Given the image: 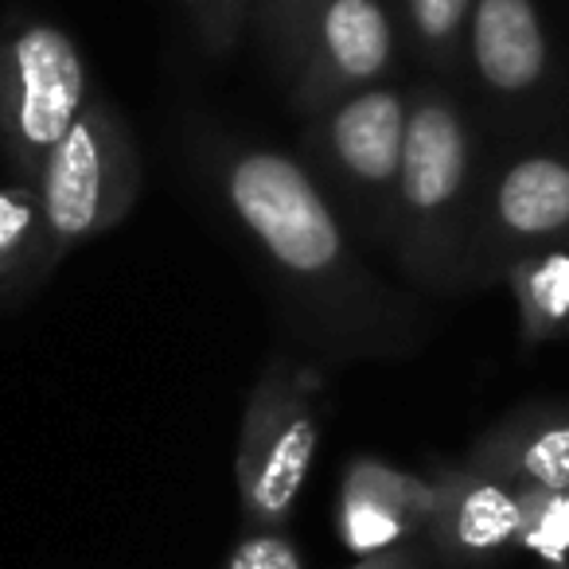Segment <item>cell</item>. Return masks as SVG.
I'll use <instances>...</instances> for the list:
<instances>
[{
  "mask_svg": "<svg viewBox=\"0 0 569 569\" xmlns=\"http://www.w3.org/2000/svg\"><path fill=\"white\" fill-rule=\"evenodd\" d=\"M196 43L203 56L230 59L242 43L246 24L253 20V0H183Z\"/></svg>",
  "mask_w": 569,
  "mask_h": 569,
  "instance_id": "18",
  "label": "cell"
},
{
  "mask_svg": "<svg viewBox=\"0 0 569 569\" xmlns=\"http://www.w3.org/2000/svg\"><path fill=\"white\" fill-rule=\"evenodd\" d=\"M465 51L476 82L499 102L535 98L550 74V40L535 0H476Z\"/></svg>",
  "mask_w": 569,
  "mask_h": 569,
  "instance_id": "11",
  "label": "cell"
},
{
  "mask_svg": "<svg viewBox=\"0 0 569 569\" xmlns=\"http://www.w3.org/2000/svg\"><path fill=\"white\" fill-rule=\"evenodd\" d=\"M569 238V157L522 152L480 188L468 284L503 281L507 266Z\"/></svg>",
  "mask_w": 569,
  "mask_h": 569,
  "instance_id": "7",
  "label": "cell"
},
{
  "mask_svg": "<svg viewBox=\"0 0 569 569\" xmlns=\"http://www.w3.org/2000/svg\"><path fill=\"white\" fill-rule=\"evenodd\" d=\"M476 203V141L460 102L441 87L410 90V126L390 238L406 281L426 293L468 289Z\"/></svg>",
  "mask_w": 569,
  "mask_h": 569,
  "instance_id": "2",
  "label": "cell"
},
{
  "mask_svg": "<svg viewBox=\"0 0 569 569\" xmlns=\"http://www.w3.org/2000/svg\"><path fill=\"white\" fill-rule=\"evenodd\" d=\"M437 511L433 476L395 468L379 457H356L343 468L336 527L356 558L421 542Z\"/></svg>",
  "mask_w": 569,
  "mask_h": 569,
  "instance_id": "10",
  "label": "cell"
},
{
  "mask_svg": "<svg viewBox=\"0 0 569 569\" xmlns=\"http://www.w3.org/2000/svg\"><path fill=\"white\" fill-rule=\"evenodd\" d=\"M222 569H305V558L293 538H284L281 530H250L230 550Z\"/></svg>",
  "mask_w": 569,
  "mask_h": 569,
  "instance_id": "19",
  "label": "cell"
},
{
  "mask_svg": "<svg viewBox=\"0 0 569 569\" xmlns=\"http://www.w3.org/2000/svg\"><path fill=\"white\" fill-rule=\"evenodd\" d=\"M141 149L113 98L90 94L87 110L40 172L51 266L90 238L121 227L141 196Z\"/></svg>",
  "mask_w": 569,
  "mask_h": 569,
  "instance_id": "6",
  "label": "cell"
},
{
  "mask_svg": "<svg viewBox=\"0 0 569 569\" xmlns=\"http://www.w3.org/2000/svg\"><path fill=\"white\" fill-rule=\"evenodd\" d=\"M191 164L266 261L309 348L328 359H398L418 343L413 305L363 266L348 222L301 157L199 129Z\"/></svg>",
  "mask_w": 569,
  "mask_h": 569,
  "instance_id": "1",
  "label": "cell"
},
{
  "mask_svg": "<svg viewBox=\"0 0 569 569\" xmlns=\"http://www.w3.org/2000/svg\"><path fill=\"white\" fill-rule=\"evenodd\" d=\"M472 9L476 0H402L406 36H410L421 63L433 67V71L457 67Z\"/></svg>",
  "mask_w": 569,
  "mask_h": 569,
  "instance_id": "16",
  "label": "cell"
},
{
  "mask_svg": "<svg viewBox=\"0 0 569 569\" xmlns=\"http://www.w3.org/2000/svg\"><path fill=\"white\" fill-rule=\"evenodd\" d=\"M90 94L87 59L71 32L12 4L0 20V160L9 180L40 183Z\"/></svg>",
  "mask_w": 569,
  "mask_h": 569,
  "instance_id": "3",
  "label": "cell"
},
{
  "mask_svg": "<svg viewBox=\"0 0 569 569\" xmlns=\"http://www.w3.org/2000/svg\"><path fill=\"white\" fill-rule=\"evenodd\" d=\"M437 511L429 519L426 542L445 566L480 569L519 550L522 507L519 491L472 465H437Z\"/></svg>",
  "mask_w": 569,
  "mask_h": 569,
  "instance_id": "9",
  "label": "cell"
},
{
  "mask_svg": "<svg viewBox=\"0 0 569 569\" xmlns=\"http://www.w3.org/2000/svg\"><path fill=\"white\" fill-rule=\"evenodd\" d=\"M429 558H433V550H429V542L421 538V542L395 546V550H387V553L359 558L351 569H429Z\"/></svg>",
  "mask_w": 569,
  "mask_h": 569,
  "instance_id": "20",
  "label": "cell"
},
{
  "mask_svg": "<svg viewBox=\"0 0 569 569\" xmlns=\"http://www.w3.org/2000/svg\"><path fill=\"white\" fill-rule=\"evenodd\" d=\"M410 90L371 87L309 118V168L325 183L348 230L367 246H390L402 180Z\"/></svg>",
  "mask_w": 569,
  "mask_h": 569,
  "instance_id": "4",
  "label": "cell"
},
{
  "mask_svg": "<svg viewBox=\"0 0 569 569\" xmlns=\"http://www.w3.org/2000/svg\"><path fill=\"white\" fill-rule=\"evenodd\" d=\"M56 273L40 183H0V312L17 309Z\"/></svg>",
  "mask_w": 569,
  "mask_h": 569,
  "instance_id": "13",
  "label": "cell"
},
{
  "mask_svg": "<svg viewBox=\"0 0 569 569\" xmlns=\"http://www.w3.org/2000/svg\"><path fill=\"white\" fill-rule=\"evenodd\" d=\"M566 246H569V238H566Z\"/></svg>",
  "mask_w": 569,
  "mask_h": 569,
  "instance_id": "21",
  "label": "cell"
},
{
  "mask_svg": "<svg viewBox=\"0 0 569 569\" xmlns=\"http://www.w3.org/2000/svg\"><path fill=\"white\" fill-rule=\"evenodd\" d=\"M465 465L511 488H569V406H527L507 413L468 449Z\"/></svg>",
  "mask_w": 569,
  "mask_h": 569,
  "instance_id": "12",
  "label": "cell"
},
{
  "mask_svg": "<svg viewBox=\"0 0 569 569\" xmlns=\"http://www.w3.org/2000/svg\"><path fill=\"white\" fill-rule=\"evenodd\" d=\"M519 312L522 348H542L569 336V246H546L511 261L503 273Z\"/></svg>",
  "mask_w": 569,
  "mask_h": 569,
  "instance_id": "14",
  "label": "cell"
},
{
  "mask_svg": "<svg viewBox=\"0 0 569 569\" xmlns=\"http://www.w3.org/2000/svg\"><path fill=\"white\" fill-rule=\"evenodd\" d=\"M398 56L387 0H328L289 82V102L305 121L351 94L382 87Z\"/></svg>",
  "mask_w": 569,
  "mask_h": 569,
  "instance_id": "8",
  "label": "cell"
},
{
  "mask_svg": "<svg viewBox=\"0 0 569 569\" xmlns=\"http://www.w3.org/2000/svg\"><path fill=\"white\" fill-rule=\"evenodd\" d=\"M325 4L328 0H253L261 51H266L273 79H281L284 87L293 82L297 67H301L305 43H309V32Z\"/></svg>",
  "mask_w": 569,
  "mask_h": 569,
  "instance_id": "15",
  "label": "cell"
},
{
  "mask_svg": "<svg viewBox=\"0 0 569 569\" xmlns=\"http://www.w3.org/2000/svg\"><path fill=\"white\" fill-rule=\"evenodd\" d=\"M325 371L293 356H273L246 398L238 429V499L250 530H281L309 480L320 445Z\"/></svg>",
  "mask_w": 569,
  "mask_h": 569,
  "instance_id": "5",
  "label": "cell"
},
{
  "mask_svg": "<svg viewBox=\"0 0 569 569\" xmlns=\"http://www.w3.org/2000/svg\"><path fill=\"white\" fill-rule=\"evenodd\" d=\"M522 507L519 550L538 558L550 569H569V488L542 491V488H515Z\"/></svg>",
  "mask_w": 569,
  "mask_h": 569,
  "instance_id": "17",
  "label": "cell"
}]
</instances>
